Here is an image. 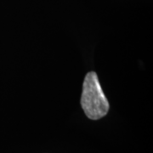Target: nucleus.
Listing matches in <instances>:
<instances>
[{"mask_svg":"<svg viewBox=\"0 0 153 153\" xmlns=\"http://www.w3.org/2000/svg\"><path fill=\"white\" fill-rule=\"evenodd\" d=\"M81 106L91 120H98L107 114L110 108L98 76L95 71H89L85 76L81 95Z\"/></svg>","mask_w":153,"mask_h":153,"instance_id":"f257e3e1","label":"nucleus"}]
</instances>
